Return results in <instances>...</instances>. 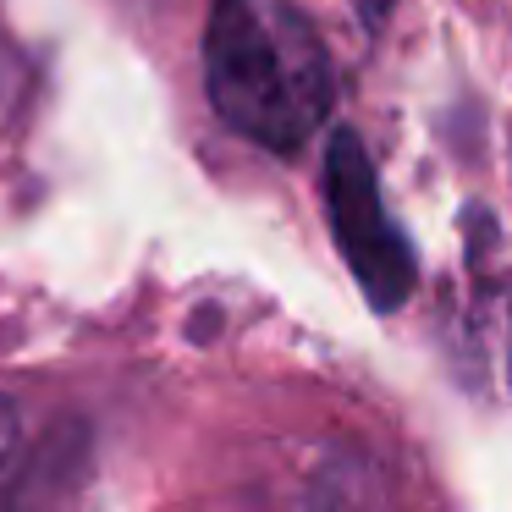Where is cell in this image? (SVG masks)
<instances>
[{"label": "cell", "mask_w": 512, "mask_h": 512, "mask_svg": "<svg viewBox=\"0 0 512 512\" xmlns=\"http://www.w3.org/2000/svg\"><path fill=\"white\" fill-rule=\"evenodd\" d=\"M204 89L232 133L298 155L331 116V56L281 0H215L204 28Z\"/></svg>", "instance_id": "obj_1"}, {"label": "cell", "mask_w": 512, "mask_h": 512, "mask_svg": "<svg viewBox=\"0 0 512 512\" xmlns=\"http://www.w3.org/2000/svg\"><path fill=\"white\" fill-rule=\"evenodd\" d=\"M12 446H17V408H12L6 397H0V468H6Z\"/></svg>", "instance_id": "obj_4"}, {"label": "cell", "mask_w": 512, "mask_h": 512, "mask_svg": "<svg viewBox=\"0 0 512 512\" xmlns=\"http://www.w3.org/2000/svg\"><path fill=\"white\" fill-rule=\"evenodd\" d=\"M391 6H397V0H353V17L369 28V34H380L386 17H391Z\"/></svg>", "instance_id": "obj_3"}, {"label": "cell", "mask_w": 512, "mask_h": 512, "mask_svg": "<svg viewBox=\"0 0 512 512\" xmlns=\"http://www.w3.org/2000/svg\"><path fill=\"white\" fill-rule=\"evenodd\" d=\"M325 221L342 248L347 270H353L358 292L369 298L375 314H397L419 287V259L402 226L391 221L386 199H380V177L369 166V149L358 144L353 127H336L325 144Z\"/></svg>", "instance_id": "obj_2"}]
</instances>
